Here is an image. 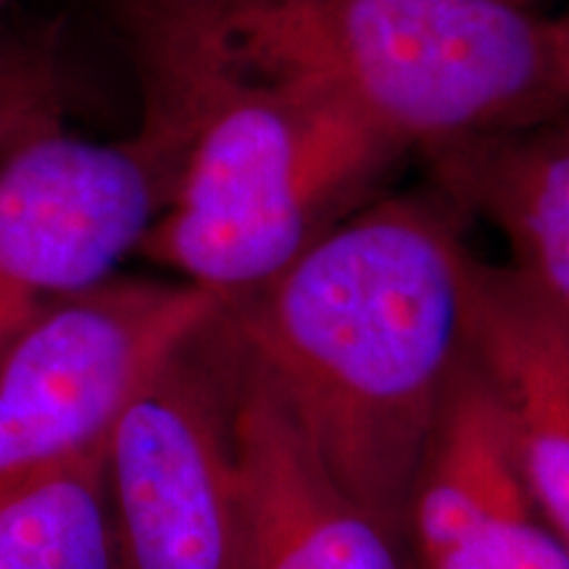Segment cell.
Segmentation results:
<instances>
[{
    "instance_id": "obj_15",
    "label": "cell",
    "mask_w": 569,
    "mask_h": 569,
    "mask_svg": "<svg viewBox=\"0 0 569 569\" xmlns=\"http://www.w3.org/2000/svg\"><path fill=\"white\" fill-rule=\"evenodd\" d=\"M3 6H6V0H0V9H3Z\"/></svg>"
},
{
    "instance_id": "obj_1",
    "label": "cell",
    "mask_w": 569,
    "mask_h": 569,
    "mask_svg": "<svg viewBox=\"0 0 569 569\" xmlns=\"http://www.w3.org/2000/svg\"><path fill=\"white\" fill-rule=\"evenodd\" d=\"M443 196L375 198L217 322L322 465L403 549L409 501L475 346L480 261Z\"/></svg>"
},
{
    "instance_id": "obj_5",
    "label": "cell",
    "mask_w": 569,
    "mask_h": 569,
    "mask_svg": "<svg viewBox=\"0 0 569 569\" xmlns=\"http://www.w3.org/2000/svg\"><path fill=\"white\" fill-rule=\"evenodd\" d=\"M172 134L142 117L127 140L61 119L0 151V340L56 298L119 274L169 201Z\"/></svg>"
},
{
    "instance_id": "obj_3",
    "label": "cell",
    "mask_w": 569,
    "mask_h": 569,
    "mask_svg": "<svg viewBox=\"0 0 569 569\" xmlns=\"http://www.w3.org/2000/svg\"><path fill=\"white\" fill-rule=\"evenodd\" d=\"M224 61L309 82L407 151L569 117L557 19L507 0H156Z\"/></svg>"
},
{
    "instance_id": "obj_9",
    "label": "cell",
    "mask_w": 569,
    "mask_h": 569,
    "mask_svg": "<svg viewBox=\"0 0 569 569\" xmlns=\"http://www.w3.org/2000/svg\"><path fill=\"white\" fill-rule=\"evenodd\" d=\"M438 193L486 219L511 267L569 317V117L425 151Z\"/></svg>"
},
{
    "instance_id": "obj_8",
    "label": "cell",
    "mask_w": 569,
    "mask_h": 569,
    "mask_svg": "<svg viewBox=\"0 0 569 569\" xmlns=\"http://www.w3.org/2000/svg\"><path fill=\"white\" fill-rule=\"evenodd\" d=\"M217 309L206 332L232 390L243 569H407L401 543L332 478Z\"/></svg>"
},
{
    "instance_id": "obj_11",
    "label": "cell",
    "mask_w": 569,
    "mask_h": 569,
    "mask_svg": "<svg viewBox=\"0 0 569 569\" xmlns=\"http://www.w3.org/2000/svg\"><path fill=\"white\" fill-rule=\"evenodd\" d=\"M103 451L0 498V569H122Z\"/></svg>"
},
{
    "instance_id": "obj_10",
    "label": "cell",
    "mask_w": 569,
    "mask_h": 569,
    "mask_svg": "<svg viewBox=\"0 0 569 569\" xmlns=\"http://www.w3.org/2000/svg\"><path fill=\"white\" fill-rule=\"evenodd\" d=\"M475 348L501 393L525 482L569 549V403L517 325L488 261H480L475 290Z\"/></svg>"
},
{
    "instance_id": "obj_6",
    "label": "cell",
    "mask_w": 569,
    "mask_h": 569,
    "mask_svg": "<svg viewBox=\"0 0 569 569\" xmlns=\"http://www.w3.org/2000/svg\"><path fill=\"white\" fill-rule=\"evenodd\" d=\"M103 488L122 569H243L232 390L206 322L117 419Z\"/></svg>"
},
{
    "instance_id": "obj_2",
    "label": "cell",
    "mask_w": 569,
    "mask_h": 569,
    "mask_svg": "<svg viewBox=\"0 0 569 569\" xmlns=\"http://www.w3.org/2000/svg\"><path fill=\"white\" fill-rule=\"evenodd\" d=\"M142 113L177 140L169 201L140 256L230 298L272 280L375 201L407 153L309 82L224 61L156 0H130Z\"/></svg>"
},
{
    "instance_id": "obj_12",
    "label": "cell",
    "mask_w": 569,
    "mask_h": 569,
    "mask_svg": "<svg viewBox=\"0 0 569 569\" xmlns=\"http://www.w3.org/2000/svg\"><path fill=\"white\" fill-rule=\"evenodd\" d=\"M61 117V82L51 56L0 40V151L21 132Z\"/></svg>"
},
{
    "instance_id": "obj_14",
    "label": "cell",
    "mask_w": 569,
    "mask_h": 569,
    "mask_svg": "<svg viewBox=\"0 0 569 569\" xmlns=\"http://www.w3.org/2000/svg\"><path fill=\"white\" fill-rule=\"evenodd\" d=\"M507 3H515V6H528L530 0H507Z\"/></svg>"
},
{
    "instance_id": "obj_4",
    "label": "cell",
    "mask_w": 569,
    "mask_h": 569,
    "mask_svg": "<svg viewBox=\"0 0 569 569\" xmlns=\"http://www.w3.org/2000/svg\"><path fill=\"white\" fill-rule=\"evenodd\" d=\"M222 296L113 274L61 296L0 340V498L101 453L127 403Z\"/></svg>"
},
{
    "instance_id": "obj_7",
    "label": "cell",
    "mask_w": 569,
    "mask_h": 569,
    "mask_svg": "<svg viewBox=\"0 0 569 569\" xmlns=\"http://www.w3.org/2000/svg\"><path fill=\"white\" fill-rule=\"evenodd\" d=\"M407 569H569L538 509L478 348L461 367L409 501Z\"/></svg>"
},
{
    "instance_id": "obj_13",
    "label": "cell",
    "mask_w": 569,
    "mask_h": 569,
    "mask_svg": "<svg viewBox=\"0 0 569 569\" xmlns=\"http://www.w3.org/2000/svg\"><path fill=\"white\" fill-rule=\"evenodd\" d=\"M557 30H559V40H561V51H565V59H567V67H569V13H565V17L557 19Z\"/></svg>"
}]
</instances>
